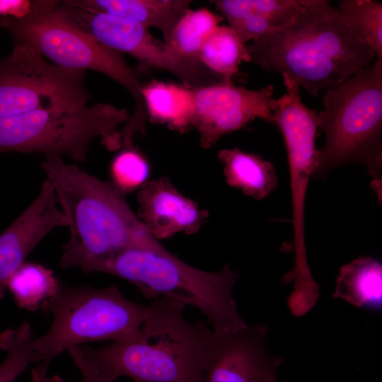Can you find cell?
<instances>
[{
    "label": "cell",
    "mask_w": 382,
    "mask_h": 382,
    "mask_svg": "<svg viewBox=\"0 0 382 382\" xmlns=\"http://www.w3.org/2000/svg\"><path fill=\"white\" fill-rule=\"evenodd\" d=\"M246 48L250 62L287 76L313 97L377 58L326 0H306L290 23L251 41Z\"/></svg>",
    "instance_id": "cell-1"
},
{
    "label": "cell",
    "mask_w": 382,
    "mask_h": 382,
    "mask_svg": "<svg viewBox=\"0 0 382 382\" xmlns=\"http://www.w3.org/2000/svg\"><path fill=\"white\" fill-rule=\"evenodd\" d=\"M41 166L69 227L62 267L81 270L93 260L129 248L168 252L147 231L112 183L65 163L57 155L45 156Z\"/></svg>",
    "instance_id": "cell-2"
},
{
    "label": "cell",
    "mask_w": 382,
    "mask_h": 382,
    "mask_svg": "<svg viewBox=\"0 0 382 382\" xmlns=\"http://www.w3.org/2000/svg\"><path fill=\"white\" fill-rule=\"evenodd\" d=\"M185 306L155 299L134 338L98 349L83 347L115 380L125 376L142 382H202L213 329L187 320Z\"/></svg>",
    "instance_id": "cell-3"
},
{
    "label": "cell",
    "mask_w": 382,
    "mask_h": 382,
    "mask_svg": "<svg viewBox=\"0 0 382 382\" xmlns=\"http://www.w3.org/2000/svg\"><path fill=\"white\" fill-rule=\"evenodd\" d=\"M81 270L124 279L153 300L165 297L193 306L208 318L214 330H235L248 325L233 296L239 274L228 265L208 272L190 266L169 251L129 248L93 260Z\"/></svg>",
    "instance_id": "cell-4"
},
{
    "label": "cell",
    "mask_w": 382,
    "mask_h": 382,
    "mask_svg": "<svg viewBox=\"0 0 382 382\" xmlns=\"http://www.w3.org/2000/svg\"><path fill=\"white\" fill-rule=\"evenodd\" d=\"M318 128L325 143L313 175L323 178L332 168L361 163L379 183L382 165V59L327 89Z\"/></svg>",
    "instance_id": "cell-5"
},
{
    "label": "cell",
    "mask_w": 382,
    "mask_h": 382,
    "mask_svg": "<svg viewBox=\"0 0 382 382\" xmlns=\"http://www.w3.org/2000/svg\"><path fill=\"white\" fill-rule=\"evenodd\" d=\"M52 314L48 331L34 339L32 374L46 376L52 360L64 350L86 342L132 340L139 333L149 310L126 298L116 285L103 289L59 286L42 302Z\"/></svg>",
    "instance_id": "cell-6"
},
{
    "label": "cell",
    "mask_w": 382,
    "mask_h": 382,
    "mask_svg": "<svg viewBox=\"0 0 382 382\" xmlns=\"http://www.w3.org/2000/svg\"><path fill=\"white\" fill-rule=\"evenodd\" d=\"M59 1H33L29 13L19 18L0 17V27L14 43L32 47L53 64L69 69L95 71L124 86L135 103L132 116L123 130L145 133L148 115L137 72L120 52L102 44L61 16L55 8Z\"/></svg>",
    "instance_id": "cell-7"
},
{
    "label": "cell",
    "mask_w": 382,
    "mask_h": 382,
    "mask_svg": "<svg viewBox=\"0 0 382 382\" xmlns=\"http://www.w3.org/2000/svg\"><path fill=\"white\" fill-rule=\"evenodd\" d=\"M125 108L98 103L76 110H36L0 117V154L10 151L66 156L86 161L97 138L110 151L122 147Z\"/></svg>",
    "instance_id": "cell-8"
},
{
    "label": "cell",
    "mask_w": 382,
    "mask_h": 382,
    "mask_svg": "<svg viewBox=\"0 0 382 382\" xmlns=\"http://www.w3.org/2000/svg\"><path fill=\"white\" fill-rule=\"evenodd\" d=\"M86 71L48 62L30 46L14 43L0 60V117L36 110H76L91 95Z\"/></svg>",
    "instance_id": "cell-9"
},
{
    "label": "cell",
    "mask_w": 382,
    "mask_h": 382,
    "mask_svg": "<svg viewBox=\"0 0 382 382\" xmlns=\"http://www.w3.org/2000/svg\"><path fill=\"white\" fill-rule=\"evenodd\" d=\"M60 14L102 44L131 55L144 69L171 73L186 87L197 89L225 80L201 62L183 58L141 24L105 13L64 4Z\"/></svg>",
    "instance_id": "cell-10"
},
{
    "label": "cell",
    "mask_w": 382,
    "mask_h": 382,
    "mask_svg": "<svg viewBox=\"0 0 382 382\" xmlns=\"http://www.w3.org/2000/svg\"><path fill=\"white\" fill-rule=\"evenodd\" d=\"M267 328L247 325L235 330H214L206 352L202 382H278L282 357L267 347Z\"/></svg>",
    "instance_id": "cell-11"
},
{
    "label": "cell",
    "mask_w": 382,
    "mask_h": 382,
    "mask_svg": "<svg viewBox=\"0 0 382 382\" xmlns=\"http://www.w3.org/2000/svg\"><path fill=\"white\" fill-rule=\"evenodd\" d=\"M195 91L192 127L197 130L204 149H209L223 135L241 129L256 118L272 123L275 100L272 85L252 90L224 80Z\"/></svg>",
    "instance_id": "cell-12"
},
{
    "label": "cell",
    "mask_w": 382,
    "mask_h": 382,
    "mask_svg": "<svg viewBox=\"0 0 382 382\" xmlns=\"http://www.w3.org/2000/svg\"><path fill=\"white\" fill-rule=\"evenodd\" d=\"M317 129L313 121L301 117L288 119L279 127L287 153L293 210L294 267L287 279L300 294L318 286L307 261L304 226L307 187L319 154L315 145Z\"/></svg>",
    "instance_id": "cell-13"
},
{
    "label": "cell",
    "mask_w": 382,
    "mask_h": 382,
    "mask_svg": "<svg viewBox=\"0 0 382 382\" xmlns=\"http://www.w3.org/2000/svg\"><path fill=\"white\" fill-rule=\"evenodd\" d=\"M53 185L45 178L33 202L0 234V299L8 282L37 245L52 231L68 226L57 207Z\"/></svg>",
    "instance_id": "cell-14"
},
{
    "label": "cell",
    "mask_w": 382,
    "mask_h": 382,
    "mask_svg": "<svg viewBox=\"0 0 382 382\" xmlns=\"http://www.w3.org/2000/svg\"><path fill=\"white\" fill-rule=\"evenodd\" d=\"M139 219L156 239H163L183 232L199 231L209 217L195 201L182 195L170 178L161 177L146 182L138 191Z\"/></svg>",
    "instance_id": "cell-15"
},
{
    "label": "cell",
    "mask_w": 382,
    "mask_h": 382,
    "mask_svg": "<svg viewBox=\"0 0 382 382\" xmlns=\"http://www.w3.org/2000/svg\"><path fill=\"white\" fill-rule=\"evenodd\" d=\"M86 10L137 22L159 30L168 42L175 25L190 8V0H66Z\"/></svg>",
    "instance_id": "cell-16"
},
{
    "label": "cell",
    "mask_w": 382,
    "mask_h": 382,
    "mask_svg": "<svg viewBox=\"0 0 382 382\" xmlns=\"http://www.w3.org/2000/svg\"><path fill=\"white\" fill-rule=\"evenodd\" d=\"M148 119L183 134L192 127L195 91L183 84L153 80L141 86Z\"/></svg>",
    "instance_id": "cell-17"
},
{
    "label": "cell",
    "mask_w": 382,
    "mask_h": 382,
    "mask_svg": "<svg viewBox=\"0 0 382 382\" xmlns=\"http://www.w3.org/2000/svg\"><path fill=\"white\" fill-rule=\"evenodd\" d=\"M218 158L224 164L226 183L247 196L261 200L277 187L278 179L273 164L259 155L238 148L224 149L219 151Z\"/></svg>",
    "instance_id": "cell-18"
},
{
    "label": "cell",
    "mask_w": 382,
    "mask_h": 382,
    "mask_svg": "<svg viewBox=\"0 0 382 382\" xmlns=\"http://www.w3.org/2000/svg\"><path fill=\"white\" fill-rule=\"evenodd\" d=\"M333 296L359 308L381 309V262L370 257H361L343 265L340 269Z\"/></svg>",
    "instance_id": "cell-19"
},
{
    "label": "cell",
    "mask_w": 382,
    "mask_h": 382,
    "mask_svg": "<svg viewBox=\"0 0 382 382\" xmlns=\"http://www.w3.org/2000/svg\"><path fill=\"white\" fill-rule=\"evenodd\" d=\"M199 61L225 80L233 81L243 62H250L246 45L228 25H219L208 37L199 55Z\"/></svg>",
    "instance_id": "cell-20"
},
{
    "label": "cell",
    "mask_w": 382,
    "mask_h": 382,
    "mask_svg": "<svg viewBox=\"0 0 382 382\" xmlns=\"http://www.w3.org/2000/svg\"><path fill=\"white\" fill-rule=\"evenodd\" d=\"M223 19L207 8H190L175 25L166 44L176 54L199 62L203 45Z\"/></svg>",
    "instance_id": "cell-21"
},
{
    "label": "cell",
    "mask_w": 382,
    "mask_h": 382,
    "mask_svg": "<svg viewBox=\"0 0 382 382\" xmlns=\"http://www.w3.org/2000/svg\"><path fill=\"white\" fill-rule=\"evenodd\" d=\"M59 286L52 270L37 263L24 262L11 277L6 288L20 308L35 311Z\"/></svg>",
    "instance_id": "cell-22"
},
{
    "label": "cell",
    "mask_w": 382,
    "mask_h": 382,
    "mask_svg": "<svg viewBox=\"0 0 382 382\" xmlns=\"http://www.w3.org/2000/svg\"><path fill=\"white\" fill-rule=\"evenodd\" d=\"M228 22L250 14L266 16L279 28L290 23L305 7L306 0H214L210 1Z\"/></svg>",
    "instance_id": "cell-23"
},
{
    "label": "cell",
    "mask_w": 382,
    "mask_h": 382,
    "mask_svg": "<svg viewBox=\"0 0 382 382\" xmlns=\"http://www.w3.org/2000/svg\"><path fill=\"white\" fill-rule=\"evenodd\" d=\"M341 18L352 27L382 59V4L373 0H343L337 8Z\"/></svg>",
    "instance_id": "cell-24"
},
{
    "label": "cell",
    "mask_w": 382,
    "mask_h": 382,
    "mask_svg": "<svg viewBox=\"0 0 382 382\" xmlns=\"http://www.w3.org/2000/svg\"><path fill=\"white\" fill-rule=\"evenodd\" d=\"M33 340L27 322L0 334V349L6 352V359L0 364V382H13L34 362Z\"/></svg>",
    "instance_id": "cell-25"
},
{
    "label": "cell",
    "mask_w": 382,
    "mask_h": 382,
    "mask_svg": "<svg viewBox=\"0 0 382 382\" xmlns=\"http://www.w3.org/2000/svg\"><path fill=\"white\" fill-rule=\"evenodd\" d=\"M149 175L147 160L134 146L122 148L110 164L112 184L123 195L141 187Z\"/></svg>",
    "instance_id": "cell-26"
},
{
    "label": "cell",
    "mask_w": 382,
    "mask_h": 382,
    "mask_svg": "<svg viewBox=\"0 0 382 382\" xmlns=\"http://www.w3.org/2000/svg\"><path fill=\"white\" fill-rule=\"evenodd\" d=\"M228 23V26L243 44L255 40L270 31L279 28L273 20L259 14H250Z\"/></svg>",
    "instance_id": "cell-27"
},
{
    "label": "cell",
    "mask_w": 382,
    "mask_h": 382,
    "mask_svg": "<svg viewBox=\"0 0 382 382\" xmlns=\"http://www.w3.org/2000/svg\"><path fill=\"white\" fill-rule=\"evenodd\" d=\"M81 374V382H114L115 378L83 349L82 345L67 349Z\"/></svg>",
    "instance_id": "cell-28"
},
{
    "label": "cell",
    "mask_w": 382,
    "mask_h": 382,
    "mask_svg": "<svg viewBox=\"0 0 382 382\" xmlns=\"http://www.w3.org/2000/svg\"><path fill=\"white\" fill-rule=\"evenodd\" d=\"M33 1L0 0V17L23 18L31 11Z\"/></svg>",
    "instance_id": "cell-29"
},
{
    "label": "cell",
    "mask_w": 382,
    "mask_h": 382,
    "mask_svg": "<svg viewBox=\"0 0 382 382\" xmlns=\"http://www.w3.org/2000/svg\"><path fill=\"white\" fill-rule=\"evenodd\" d=\"M31 382H67L59 375L51 376L31 374Z\"/></svg>",
    "instance_id": "cell-30"
},
{
    "label": "cell",
    "mask_w": 382,
    "mask_h": 382,
    "mask_svg": "<svg viewBox=\"0 0 382 382\" xmlns=\"http://www.w3.org/2000/svg\"><path fill=\"white\" fill-rule=\"evenodd\" d=\"M134 382H142V381H134Z\"/></svg>",
    "instance_id": "cell-31"
},
{
    "label": "cell",
    "mask_w": 382,
    "mask_h": 382,
    "mask_svg": "<svg viewBox=\"0 0 382 382\" xmlns=\"http://www.w3.org/2000/svg\"><path fill=\"white\" fill-rule=\"evenodd\" d=\"M278 382H279V381H278ZM281 382H284V381H281Z\"/></svg>",
    "instance_id": "cell-32"
}]
</instances>
